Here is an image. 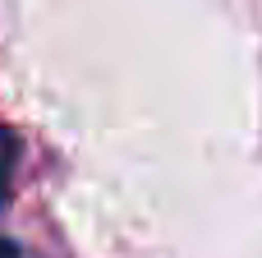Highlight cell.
<instances>
[{
  "instance_id": "cell-2",
  "label": "cell",
  "mask_w": 262,
  "mask_h": 258,
  "mask_svg": "<svg viewBox=\"0 0 262 258\" xmlns=\"http://www.w3.org/2000/svg\"><path fill=\"white\" fill-rule=\"evenodd\" d=\"M0 258H18V249H14L9 240H0Z\"/></svg>"
},
{
  "instance_id": "cell-1",
  "label": "cell",
  "mask_w": 262,
  "mask_h": 258,
  "mask_svg": "<svg viewBox=\"0 0 262 258\" xmlns=\"http://www.w3.org/2000/svg\"><path fill=\"white\" fill-rule=\"evenodd\" d=\"M9 175H14V143L0 134V203L9 199Z\"/></svg>"
}]
</instances>
